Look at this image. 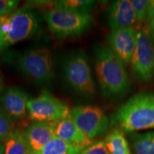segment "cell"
<instances>
[{
    "mask_svg": "<svg viewBox=\"0 0 154 154\" xmlns=\"http://www.w3.org/2000/svg\"><path fill=\"white\" fill-rule=\"evenodd\" d=\"M0 154H5V144L0 143Z\"/></svg>",
    "mask_w": 154,
    "mask_h": 154,
    "instance_id": "cell-27",
    "label": "cell"
},
{
    "mask_svg": "<svg viewBox=\"0 0 154 154\" xmlns=\"http://www.w3.org/2000/svg\"><path fill=\"white\" fill-rule=\"evenodd\" d=\"M131 138L135 154H154V131L134 134Z\"/></svg>",
    "mask_w": 154,
    "mask_h": 154,
    "instance_id": "cell-18",
    "label": "cell"
},
{
    "mask_svg": "<svg viewBox=\"0 0 154 154\" xmlns=\"http://www.w3.org/2000/svg\"><path fill=\"white\" fill-rule=\"evenodd\" d=\"M14 130L12 119L0 107V143H5Z\"/></svg>",
    "mask_w": 154,
    "mask_h": 154,
    "instance_id": "cell-20",
    "label": "cell"
},
{
    "mask_svg": "<svg viewBox=\"0 0 154 154\" xmlns=\"http://www.w3.org/2000/svg\"><path fill=\"white\" fill-rule=\"evenodd\" d=\"M94 2H95L91 0H59L55 2L54 7L81 12H88Z\"/></svg>",
    "mask_w": 154,
    "mask_h": 154,
    "instance_id": "cell-19",
    "label": "cell"
},
{
    "mask_svg": "<svg viewBox=\"0 0 154 154\" xmlns=\"http://www.w3.org/2000/svg\"><path fill=\"white\" fill-rule=\"evenodd\" d=\"M111 50L124 63L131 60L136 43V32L133 27L112 30L108 36Z\"/></svg>",
    "mask_w": 154,
    "mask_h": 154,
    "instance_id": "cell-10",
    "label": "cell"
},
{
    "mask_svg": "<svg viewBox=\"0 0 154 154\" xmlns=\"http://www.w3.org/2000/svg\"><path fill=\"white\" fill-rule=\"evenodd\" d=\"M18 67L25 76L36 82L49 83L54 75L51 51L47 47L31 49L18 59Z\"/></svg>",
    "mask_w": 154,
    "mask_h": 154,
    "instance_id": "cell-4",
    "label": "cell"
},
{
    "mask_svg": "<svg viewBox=\"0 0 154 154\" xmlns=\"http://www.w3.org/2000/svg\"><path fill=\"white\" fill-rule=\"evenodd\" d=\"M27 112L32 120L44 123H54L70 115L66 104L46 91L29 100Z\"/></svg>",
    "mask_w": 154,
    "mask_h": 154,
    "instance_id": "cell-5",
    "label": "cell"
},
{
    "mask_svg": "<svg viewBox=\"0 0 154 154\" xmlns=\"http://www.w3.org/2000/svg\"><path fill=\"white\" fill-rule=\"evenodd\" d=\"M80 154H110L104 140H99L85 148Z\"/></svg>",
    "mask_w": 154,
    "mask_h": 154,
    "instance_id": "cell-22",
    "label": "cell"
},
{
    "mask_svg": "<svg viewBox=\"0 0 154 154\" xmlns=\"http://www.w3.org/2000/svg\"><path fill=\"white\" fill-rule=\"evenodd\" d=\"M29 154H37L56 137L52 123L35 122L24 132Z\"/></svg>",
    "mask_w": 154,
    "mask_h": 154,
    "instance_id": "cell-13",
    "label": "cell"
},
{
    "mask_svg": "<svg viewBox=\"0 0 154 154\" xmlns=\"http://www.w3.org/2000/svg\"><path fill=\"white\" fill-rule=\"evenodd\" d=\"M28 95L21 88L10 87L0 96V103L2 109L14 120L22 119L27 112Z\"/></svg>",
    "mask_w": 154,
    "mask_h": 154,
    "instance_id": "cell-12",
    "label": "cell"
},
{
    "mask_svg": "<svg viewBox=\"0 0 154 154\" xmlns=\"http://www.w3.org/2000/svg\"><path fill=\"white\" fill-rule=\"evenodd\" d=\"M136 17L129 0H116L111 2L108 10V24L112 30L132 27Z\"/></svg>",
    "mask_w": 154,
    "mask_h": 154,
    "instance_id": "cell-11",
    "label": "cell"
},
{
    "mask_svg": "<svg viewBox=\"0 0 154 154\" xmlns=\"http://www.w3.org/2000/svg\"><path fill=\"white\" fill-rule=\"evenodd\" d=\"M10 24V31L2 39L4 49L32 36L38 27L35 14L26 7L17 9L11 14Z\"/></svg>",
    "mask_w": 154,
    "mask_h": 154,
    "instance_id": "cell-9",
    "label": "cell"
},
{
    "mask_svg": "<svg viewBox=\"0 0 154 154\" xmlns=\"http://www.w3.org/2000/svg\"><path fill=\"white\" fill-rule=\"evenodd\" d=\"M84 149L55 137L37 154H80Z\"/></svg>",
    "mask_w": 154,
    "mask_h": 154,
    "instance_id": "cell-16",
    "label": "cell"
},
{
    "mask_svg": "<svg viewBox=\"0 0 154 154\" xmlns=\"http://www.w3.org/2000/svg\"><path fill=\"white\" fill-rule=\"evenodd\" d=\"M44 19L51 33L59 38L81 35L90 27L93 21L89 12L55 7L46 13Z\"/></svg>",
    "mask_w": 154,
    "mask_h": 154,
    "instance_id": "cell-3",
    "label": "cell"
},
{
    "mask_svg": "<svg viewBox=\"0 0 154 154\" xmlns=\"http://www.w3.org/2000/svg\"><path fill=\"white\" fill-rule=\"evenodd\" d=\"M104 141L110 154H131L128 141L120 128L112 131Z\"/></svg>",
    "mask_w": 154,
    "mask_h": 154,
    "instance_id": "cell-15",
    "label": "cell"
},
{
    "mask_svg": "<svg viewBox=\"0 0 154 154\" xmlns=\"http://www.w3.org/2000/svg\"><path fill=\"white\" fill-rule=\"evenodd\" d=\"M65 79L76 91L91 95L95 91V85L85 55L76 53L71 56L63 65Z\"/></svg>",
    "mask_w": 154,
    "mask_h": 154,
    "instance_id": "cell-8",
    "label": "cell"
},
{
    "mask_svg": "<svg viewBox=\"0 0 154 154\" xmlns=\"http://www.w3.org/2000/svg\"><path fill=\"white\" fill-rule=\"evenodd\" d=\"M2 88H3V77H2V75L1 71H0V94H1L2 91Z\"/></svg>",
    "mask_w": 154,
    "mask_h": 154,
    "instance_id": "cell-26",
    "label": "cell"
},
{
    "mask_svg": "<svg viewBox=\"0 0 154 154\" xmlns=\"http://www.w3.org/2000/svg\"><path fill=\"white\" fill-rule=\"evenodd\" d=\"M52 125L56 137L67 143L85 148L92 143V140L86 137L70 116L59 119L52 123Z\"/></svg>",
    "mask_w": 154,
    "mask_h": 154,
    "instance_id": "cell-14",
    "label": "cell"
},
{
    "mask_svg": "<svg viewBox=\"0 0 154 154\" xmlns=\"http://www.w3.org/2000/svg\"><path fill=\"white\" fill-rule=\"evenodd\" d=\"M131 68L135 78L149 82L154 76V47L149 34L136 31V43L131 60Z\"/></svg>",
    "mask_w": 154,
    "mask_h": 154,
    "instance_id": "cell-7",
    "label": "cell"
},
{
    "mask_svg": "<svg viewBox=\"0 0 154 154\" xmlns=\"http://www.w3.org/2000/svg\"><path fill=\"white\" fill-rule=\"evenodd\" d=\"M149 0H131V2L136 14V21L143 23L146 21V9Z\"/></svg>",
    "mask_w": 154,
    "mask_h": 154,
    "instance_id": "cell-21",
    "label": "cell"
},
{
    "mask_svg": "<svg viewBox=\"0 0 154 154\" xmlns=\"http://www.w3.org/2000/svg\"><path fill=\"white\" fill-rule=\"evenodd\" d=\"M148 34L150 36V37L152 39V41H154V17L153 19L150 21V24L149 26V29H148Z\"/></svg>",
    "mask_w": 154,
    "mask_h": 154,
    "instance_id": "cell-25",
    "label": "cell"
},
{
    "mask_svg": "<svg viewBox=\"0 0 154 154\" xmlns=\"http://www.w3.org/2000/svg\"><path fill=\"white\" fill-rule=\"evenodd\" d=\"M5 154H29L24 132L14 130L5 143Z\"/></svg>",
    "mask_w": 154,
    "mask_h": 154,
    "instance_id": "cell-17",
    "label": "cell"
},
{
    "mask_svg": "<svg viewBox=\"0 0 154 154\" xmlns=\"http://www.w3.org/2000/svg\"><path fill=\"white\" fill-rule=\"evenodd\" d=\"M4 49H3V47H2V44H0V51H2V50H3Z\"/></svg>",
    "mask_w": 154,
    "mask_h": 154,
    "instance_id": "cell-29",
    "label": "cell"
},
{
    "mask_svg": "<svg viewBox=\"0 0 154 154\" xmlns=\"http://www.w3.org/2000/svg\"><path fill=\"white\" fill-rule=\"evenodd\" d=\"M154 17V0H150L146 9V21H151Z\"/></svg>",
    "mask_w": 154,
    "mask_h": 154,
    "instance_id": "cell-24",
    "label": "cell"
},
{
    "mask_svg": "<svg viewBox=\"0 0 154 154\" xmlns=\"http://www.w3.org/2000/svg\"><path fill=\"white\" fill-rule=\"evenodd\" d=\"M96 72L102 93L119 96L129 90L130 80L124 63L109 47L98 48L95 54Z\"/></svg>",
    "mask_w": 154,
    "mask_h": 154,
    "instance_id": "cell-1",
    "label": "cell"
},
{
    "mask_svg": "<svg viewBox=\"0 0 154 154\" xmlns=\"http://www.w3.org/2000/svg\"><path fill=\"white\" fill-rule=\"evenodd\" d=\"M114 118L126 133L154 128V94L142 92L133 96L119 108Z\"/></svg>",
    "mask_w": 154,
    "mask_h": 154,
    "instance_id": "cell-2",
    "label": "cell"
},
{
    "mask_svg": "<svg viewBox=\"0 0 154 154\" xmlns=\"http://www.w3.org/2000/svg\"><path fill=\"white\" fill-rule=\"evenodd\" d=\"M5 16L0 17V26H1V24H2V23L4 19H5Z\"/></svg>",
    "mask_w": 154,
    "mask_h": 154,
    "instance_id": "cell-28",
    "label": "cell"
},
{
    "mask_svg": "<svg viewBox=\"0 0 154 154\" xmlns=\"http://www.w3.org/2000/svg\"><path fill=\"white\" fill-rule=\"evenodd\" d=\"M69 116L91 140L103 136L109 128V119L101 108L96 106H79L70 111Z\"/></svg>",
    "mask_w": 154,
    "mask_h": 154,
    "instance_id": "cell-6",
    "label": "cell"
},
{
    "mask_svg": "<svg viewBox=\"0 0 154 154\" xmlns=\"http://www.w3.org/2000/svg\"><path fill=\"white\" fill-rule=\"evenodd\" d=\"M19 4L17 0H0V17L12 14Z\"/></svg>",
    "mask_w": 154,
    "mask_h": 154,
    "instance_id": "cell-23",
    "label": "cell"
}]
</instances>
